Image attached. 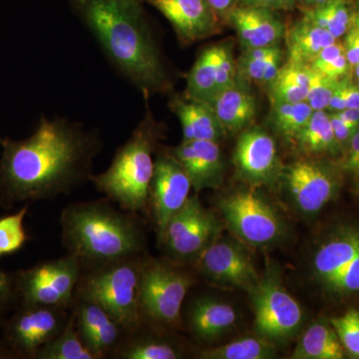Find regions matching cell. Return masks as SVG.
I'll return each mask as SVG.
<instances>
[{"instance_id":"cell-1","label":"cell","mask_w":359,"mask_h":359,"mask_svg":"<svg viewBox=\"0 0 359 359\" xmlns=\"http://www.w3.org/2000/svg\"><path fill=\"white\" fill-rule=\"evenodd\" d=\"M102 149L95 130L65 118L42 117L32 136L4 142L0 192L6 205L54 199L91 181L94 158Z\"/></svg>"},{"instance_id":"cell-2","label":"cell","mask_w":359,"mask_h":359,"mask_svg":"<svg viewBox=\"0 0 359 359\" xmlns=\"http://www.w3.org/2000/svg\"><path fill=\"white\" fill-rule=\"evenodd\" d=\"M113 67L148 97L171 86L142 0H70Z\"/></svg>"},{"instance_id":"cell-3","label":"cell","mask_w":359,"mask_h":359,"mask_svg":"<svg viewBox=\"0 0 359 359\" xmlns=\"http://www.w3.org/2000/svg\"><path fill=\"white\" fill-rule=\"evenodd\" d=\"M60 221L63 244L80 263L101 266L136 257L143 250L138 223L105 201L68 205Z\"/></svg>"},{"instance_id":"cell-4","label":"cell","mask_w":359,"mask_h":359,"mask_svg":"<svg viewBox=\"0 0 359 359\" xmlns=\"http://www.w3.org/2000/svg\"><path fill=\"white\" fill-rule=\"evenodd\" d=\"M159 139V129L150 111L118 148L110 167L102 174L92 175L99 192L117 203L124 211L146 212L154 175L153 154Z\"/></svg>"},{"instance_id":"cell-5","label":"cell","mask_w":359,"mask_h":359,"mask_svg":"<svg viewBox=\"0 0 359 359\" xmlns=\"http://www.w3.org/2000/svg\"><path fill=\"white\" fill-rule=\"evenodd\" d=\"M311 280L327 299L344 302L359 294V223L335 224L314 248Z\"/></svg>"},{"instance_id":"cell-6","label":"cell","mask_w":359,"mask_h":359,"mask_svg":"<svg viewBox=\"0 0 359 359\" xmlns=\"http://www.w3.org/2000/svg\"><path fill=\"white\" fill-rule=\"evenodd\" d=\"M141 269L135 257L99 266L82 283V299L100 306L122 327H136L142 318Z\"/></svg>"},{"instance_id":"cell-7","label":"cell","mask_w":359,"mask_h":359,"mask_svg":"<svg viewBox=\"0 0 359 359\" xmlns=\"http://www.w3.org/2000/svg\"><path fill=\"white\" fill-rule=\"evenodd\" d=\"M257 335L276 344L287 342L299 334L304 313L299 302L287 292L280 273L269 268L249 292Z\"/></svg>"},{"instance_id":"cell-8","label":"cell","mask_w":359,"mask_h":359,"mask_svg":"<svg viewBox=\"0 0 359 359\" xmlns=\"http://www.w3.org/2000/svg\"><path fill=\"white\" fill-rule=\"evenodd\" d=\"M218 205L231 233L245 244L271 247L285 237L282 217L257 191H235L222 197Z\"/></svg>"},{"instance_id":"cell-9","label":"cell","mask_w":359,"mask_h":359,"mask_svg":"<svg viewBox=\"0 0 359 359\" xmlns=\"http://www.w3.org/2000/svg\"><path fill=\"white\" fill-rule=\"evenodd\" d=\"M193 283V278L189 273L169 264L159 262L142 264V316L144 314L161 325L179 327L182 306Z\"/></svg>"},{"instance_id":"cell-10","label":"cell","mask_w":359,"mask_h":359,"mask_svg":"<svg viewBox=\"0 0 359 359\" xmlns=\"http://www.w3.org/2000/svg\"><path fill=\"white\" fill-rule=\"evenodd\" d=\"M221 224L197 197L187 201L174 215L159 238L161 244L177 259L195 261L218 238Z\"/></svg>"},{"instance_id":"cell-11","label":"cell","mask_w":359,"mask_h":359,"mask_svg":"<svg viewBox=\"0 0 359 359\" xmlns=\"http://www.w3.org/2000/svg\"><path fill=\"white\" fill-rule=\"evenodd\" d=\"M81 263L68 255L26 271L20 278L23 299L29 306L65 308L69 304Z\"/></svg>"},{"instance_id":"cell-12","label":"cell","mask_w":359,"mask_h":359,"mask_svg":"<svg viewBox=\"0 0 359 359\" xmlns=\"http://www.w3.org/2000/svg\"><path fill=\"white\" fill-rule=\"evenodd\" d=\"M211 282L250 292L259 280L252 257L240 240L217 238L196 259Z\"/></svg>"},{"instance_id":"cell-13","label":"cell","mask_w":359,"mask_h":359,"mask_svg":"<svg viewBox=\"0 0 359 359\" xmlns=\"http://www.w3.org/2000/svg\"><path fill=\"white\" fill-rule=\"evenodd\" d=\"M285 183L292 204L306 216L318 214L337 197L340 189L334 168L313 160L294 163L285 174Z\"/></svg>"},{"instance_id":"cell-14","label":"cell","mask_w":359,"mask_h":359,"mask_svg":"<svg viewBox=\"0 0 359 359\" xmlns=\"http://www.w3.org/2000/svg\"><path fill=\"white\" fill-rule=\"evenodd\" d=\"M192 189L185 169L171 152L157 156L149 193V205L152 209L158 238L162 236L172 217L190 199Z\"/></svg>"},{"instance_id":"cell-15","label":"cell","mask_w":359,"mask_h":359,"mask_svg":"<svg viewBox=\"0 0 359 359\" xmlns=\"http://www.w3.org/2000/svg\"><path fill=\"white\" fill-rule=\"evenodd\" d=\"M235 163L243 181L252 186L271 183L278 166L275 140L264 130H247L236 146Z\"/></svg>"},{"instance_id":"cell-16","label":"cell","mask_w":359,"mask_h":359,"mask_svg":"<svg viewBox=\"0 0 359 359\" xmlns=\"http://www.w3.org/2000/svg\"><path fill=\"white\" fill-rule=\"evenodd\" d=\"M160 11L173 26L180 41L191 44L217 32V14L207 0H142Z\"/></svg>"},{"instance_id":"cell-17","label":"cell","mask_w":359,"mask_h":359,"mask_svg":"<svg viewBox=\"0 0 359 359\" xmlns=\"http://www.w3.org/2000/svg\"><path fill=\"white\" fill-rule=\"evenodd\" d=\"M171 154L188 174L194 191L217 189L223 183L224 165L218 142L182 141Z\"/></svg>"},{"instance_id":"cell-18","label":"cell","mask_w":359,"mask_h":359,"mask_svg":"<svg viewBox=\"0 0 359 359\" xmlns=\"http://www.w3.org/2000/svg\"><path fill=\"white\" fill-rule=\"evenodd\" d=\"M59 309L54 306H32V309L20 314L9 330L14 346L23 353L36 354L65 328Z\"/></svg>"},{"instance_id":"cell-19","label":"cell","mask_w":359,"mask_h":359,"mask_svg":"<svg viewBox=\"0 0 359 359\" xmlns=\"http://www.w3.org/2000/svg\"><path fill=\"white\" fill-rule=\"evenodd\" d=\"M231 21L247 49L273 46L285 32L273 11L264 7H238L231 11Z\"/></svg>"},{"instance_id":"cell-20","label":"cell","mask_w":359,"mask_h":359,"mask_svg":"<svg viewBox=\"0 0 359 359\" xmlns=\"http://www.w3.org/2000/svg\"><path fill=\"white\" fill-rule=\"evenodd\" d=\"M170 107L181 123L183 141L219 142L226 133L209 103L189 98L183 94L174 97Z\"/></svg>"},{"instance_id":"cell-21","label":"cell","mask_w":359,"mask_h":359,"mask_svg":"<svg viewBox=\"0 0 359 359\" xmlns=\"http://www.w3.org/2000/svg\"><path fill=\"white\" fill-rule=\"evenodd\" d=\"M77 332L96 358H101L117 344L120 327L100 306L82 301L76 316Z\"/></svg>"},{"instance_id":"cell-22","label":"cell","mask_w":359,"mask_h":359,"mask_svg":"<svg viewBox=\"0 0 359 359\" xmlns=\"http://www.w3.org/2000/svg\"><path fill=\"white\" fill-rule=\"evenodd\" d=\"M237 313L226 302L202 297L192 304L188 314L191 332L203 341H214L228 334L237 323Z\"/></svg>"},{"instance_id":"cell-23","label":"cell","mask_w":359,"mask_h":359,"mask_svg":"<svg viewBox=\"0 0 359 359\" xmlns=\"http://www.w3.org/2000/svg\"><path fill=\"white\" fill-rule=\"evenodd\" d=\"M209 104L226 132L244 130L256 117L254 97L236 85L215 96Z\"/></svg>"},{"instance_id":"cell-24","label":"cell","mask_w":359,"mask_h":359,"mask_svg":"<svg viewBox=\"0 0 359 359\" xmlns=\"http://www.w3.org/2000/svg\"><path fill=\"white\" fill-rule=\"evenodd\" d=\"M344 347L330 321L318 320L306 328L297 342L292 358L344 359Z\"/></svg>"},{"instance_id":"cell-25","label":"cell","mask_w":359,"mask_h":359,"mask_svg":"<svg viewBox=\"0 0 359 359\" xmlns=\"http://www.w3.org/2000/svg\"><path fill=\"white\" fill-rule=\"evenodd\" d=\"M335 41L337 39L327 29L304 18L287 35L290 63L309 65L325 47Z\"/></svg>"},{"instance_id":"cell-26","label":"cell","mask_w":359,"mask_h":359,"mask_svg":"<svg viewBox=\"0 0 359 359\" xmlns=\"http://www.w3.org/2000/svg\"><path fill=\"white\" fill-rule=\"evenodd\" d=\"M219 45L207 47L196 59L187 79L185 95L210 103L216 96Z\"/></svg>"},{"instance_id":"cell-27","label":"cell","mask_w":359,"mask_h":359,"mask_svg":"<svg viewBox=\"0 0 359 359\" xmlns=\"http://www.w3.org/2000/svg\"><path fill=\"white\" fill-rule=\"evenodd\" d=\"M311 66L290 63L278 70L271 83L273 102L299 103L306 101Z\"/></svg>"},{"instance_id":"cell-28","label":"cell","mask_w":359,"mask_h":359,"mask_svg":"<svg viewBox=\"0 0 359 359\" xmlns=\"http://www.w3.org/2000/svg\"><path fill=\"white\" fill-rule=\"evenodd\" d=\"M299 148L308 154L339 152L330 114L325 110L313 111L308 123L295 137Z\"/></svg>"},{"instance_id":"cell-29","label":"cell","mask_w":359,"mask_h":359,"mask_svg":"<svg viewBox=\"0 0 359 359\" xmlns=\"http://www.w3.org/2000/svg\"><path fill=\"white\" fill-rule=\"evenodd\" d=\"M276 355V344L259 337H241L215 348L205 349L200 358L205 359H271Z\"/></svg>"},{"instance_id":"cell-30","label":"cell","mask_w":359,"mask_h":359,"mask_svg":"<svg viewBox=\"0 0 359 359\" xmlns=\"http://www.w3.org/2000/svg\"><path fill=\"white\" fill-rule=\"evenodd\" d=\"M36 355L42 359H97L78 334L74 318L55 339L42 346Z\"/></svg>"},{"instance_id":"cell-31","label":"cell","mask_w":359,"mask_h":359,"mask_svg":"<svg viewBox=\"0 0 359 359\" xmlns=\"http://www.w3.org/2000/svg\"><path fill=\"white\" fill-rule=\"evenodd\" d=\"M273 123L276 130L287 138H295L313 115L306 101L299 103L273 102Z\"/></svg>"},{"instance_id":"cell-32","label":"cell","mask_w":359,"mask_h":359,"mask_svg":"<svg viewBox=\"0 0 359 359\" xmlns=\"http://www.w3.org/2000/svg\"><path fill=\"white\" fill-rule=\"evenodd\" d=\"M306 18L327 29L337 39L346 33L351 26V15L346 0H328L311 11Z\"/></svg>"},{"instance_id":"cell-33","label":"cell","mask_w":359,"mask_h":359,"mask_svg":"<svg viewBox=\"0 0 359 359\" xmlns=\"http://www.w3.org/2000/svg\"><path fill=\"white\" fill-rule=\"evenodd\" d=\"M346 358L359 359V309H349L341 316L330 318Z\"/></svg>"},{"instance_id":"cell-34","label":"cell","mask_w":359,"mask_h":359,"mask_svg":"<svg viewBox=\"0 0 359 359\" xmlns=\"http://www.w3.org/2000/svg\"><path fill=\"white\" fill-rule=\"evenodd\" d=\"M120 358L127 359H178V347L155 339L134 340L122 349Z\"/></svg>"},{"instance_id":"cell-35","label":"cell","mask_w":359,"mask_h":359,"mask_svg":"<svg viewBox=\"0 0 359 359\" xmlns=\"http://www.w3.org/2000/svg\"><path fill=\"white\" fill-rule=\"evenodd\" d=\"M28 207L22 208L16 214L0 219V252L11 254L20 250L25 244L26 235L23 219Z\"/></svg>"},{"instance_id":"cell-36","label":"cell","mask_w":359,"mask_h":359,"mask_svg":"<svg viewBox=\"0 0 359 359\" xmlns=\"http://www.w3.org/2000/svg\"><path fill=\"white\" fill-rule=\"evenodd\" d=\"M339 81V79H332L313 68L311 69L306 102L313 111L327 109Z\"/></svg>"},{"instance_id":"cell-37","label":"cell","mask_w":359,"mask_h":359,"mask_svg":"<svg viewBox=\"0 0 359 359\" xmlns=\"http://www.w3.org/2000/svg\"><path fill=\"white\" fill-rule=\"evenodd\" d=\"M235 77L236 65L233 62V54L226 45H219L216 96L224 90L235 86Z\"/></svg>"},{"instance_id":"cell-38","label":"cell","mask_w":359,"mask_h":359,"mask_svg":"<svg viewBox=\"0 0 359 359\" xmlns=\"http://www.w3.org/2000/svg\"><path fill=\"white\" fill-rule=\"evenodd\" d=\"M341 168L359 181V126L346 146Z\"/></svg>"},{"instance_id":"cell-39","label":"cell","mask_w":359,"mask_h":359,"mask_svg":"<svg viewBox=\"0 0 359 359\" xmlns=\"http://www.w3.org/2000/svg\"><path fill=\"white\" fill-rule=\"evenodd\" d=\"M278 47H275L271 53L264 56L263 58L252 59L243 57V67H244L245 75L255 81H262L263 80L264 71L269 61L273 57V54L278 50Z\"/></svg>"},{"instance_id":"cell-40","label":"cell","mask_w":359,"mask_h":359,"mask_svg":"<svg viewBox=\"0 0 359 359\" xmlns=\"http://www.w3.org/2000/svg\"><path fill=\"white\" fill-rule=\"evenodd\" d=\"M349 66L351 65L347 61L346 54H342L334 60L328 61V62L323 63V65L311 66V67L320 72L321 74L325 75V76L339 80L340 77L346 74Z\"/></svg>"},{"instance_id":"cell-41","label":"cell","mask_w":359,"mask_h":359,"mask_svg":"<svg viewBox=\"0 0 359 359\" xmlns=\"http://www.w3.org/2000/svg\"><path fill=\"white\" fill-rule=\"evenodd\" d=\"M330 123H332V129H334V138L337 146L340 149L344 148V146L348 145L351 137L358 127H353L347 124L344 120L340 119L337 114L330 115Z\"/></svg>"},{"instance_id":"cell-42","label":"cell","mask_w":359,"mask_h":359,"mask_svg":"<svg viewBox=\"0 0 359 359\" xmlns=\"http://www.w3.org/2000/svg\"><path fill=\"white\" fill-rule=\"evenodd\" d=\"M342 54H346V47H344V44L335 41L334 43L325 47V48L318 54V56H316L313 62H311V66L327 63L328 61H332L335 58L339 57Z\"/></svg>"},{"instance_id":"cell-43","label":"cell","mask_w":359,"mask_h":359,"mask_svg":"<svg viewBox=\"0 0 359 359\" xmlns=\"http://www.w3.org/2000/svg\"><path fill=\"white\" fill-rule=\"evenodd\" d=\"M245 6L264 7L271 11H290L294 8L295 0H243Z\"/></svg>"},{"instance_id":"cell-44","label":"cell","mask_w":359,"mask_h":359,"mask_svg":"<svg viewBox=\"0 0 359 359\" xmlns=\"http://www.w3.org/2000/svg\"><path fill=\"white\" fill-rule=\"evenodd\" d=\"M328 109L334 111V112H339L346 109V104L344 99V80L339 81L337 88H335L334 94H332L330 102L328 104Z\"/></svg>"},{"instance_id":"cell-45","label":"cell","mask_w":359,"mask_h":359,"mask_svg":"<svg viewBox=\"0 0 359 359\" xmlns=\"http://www.w3.org/2000/svg\"><path fill=\"white\" fill-rule=\"evenodd\" d=\"M280 59H282V52H280V49H278V50L273 54V57H271V61H269V65L266 66L263 80H262L263 83H271L273 80L275 79L276 75H278V70L280 69Z\"/></svg>"},{"instance_id":"cell-46","label":"cell","mask_w":359,"mask_h":359,"mask_svg":"<svg viewBox=\"0 0 359 359\" xmlns=\"http://www.w3.org/2000/svg\"><path fill=\"white\" fill-rule=\"evenodd\" d=\"M344 99H346V108L359 109V86L344 80Z\"/></svg>"},{"instance_id":"cell-47","label":"cell","mask_w":359,"mask_h":359,"mask_svg":"<svg viewBox=\"0 0 359 359\" xmlns=\"http://www.w3.org/2000/svg\"><path fill=\"white\" fill-rule=\"evenodd\" d=\"M340 119L353 127L359 126V109L356 108H346V109L334 112Z\"/></svg>"},{"instance_id":"cell-48","label":"cell","mask_w":359,"mask_h":359,"mask_svg":"<svg viewBox=\"0 0 359 359\" xmlns=\"http://www.w3.org/2000/svg\"><path fill=\"white\" fill-rule=\"evenodd\" d=\"M207 1L215 13L221 14L233 8L237 0H207Z\"/></svg>"},{"instance_id":"cell-49","label":"cell","mask_w":359,"mask_h":359,"mask_svg":"<svg viewBox=\"0 0 359 359\" xmlns=\"http://www.w3.org/2000/svg\"><path fill=\"white\" fill-rule=\"evenodd\" d=\"M9 292H11V285H9L8 278L0 271V306L6 301Z\"/></svg>"},{"instance_id":"cell-50","label":"cell","mask_w":359,"mask_h":359,"mask_svg":"<svg viewBox=\"0 0 359 359\" xmlns=\"http://www.w3.org/2000/svg\"><path fill=\"white\" fill-rule=\"evenodd\" d=\"M346 39L351 40L354 45L358 47L359 50V32L355 25H353V27H351L348 30H347Z\"/></svg>"},{"instance_id":"cell-51","label":"cell","mask_w":359,"mask_h":359,"mask_svg":"<svg viewBox=\"0 0 359 359\" xmlns=\"http://www.w3.org/2000/svg\"><path fill=\"white\" fill-rule=\"evenodd\" d=\"M354 25L356 26V28H358V30L359 32V7H358V13H356L355 25Z\"/></svg>"},{"instance_id":"cell-52","label":"cell","mask_w":359,"mask_h":359,"mask_svg":"<svg viewBox=\"0 0 359 359\" xmlns=\"http://www.w3.org/2000/svg\"><path fill=\"white\" fill-rule=\"evenodd\" d=\"M304 1L309 2V4H311V0H304Z\"/></svg>"},{"instance_id":"cell-53","label":"cell","mask_w":359,"mask_h":359,"mask_svg":"<svg viewBox=\"0 0 359 359\" xmlns=\"http://www.w3.org/2000/svg\"><path fill=\"white\" fill-rule=\"evenodd\" d=\"M358 86H359V79H358Z\"/></svg>"},{"instance_id":"cell-54","label":"cell","mask_w":359,"mask_h":359,"mask_svg":"<svg viewBox=\"0 0 359 359\" xmlns=\"http://www.w3.org/2000/svg\"><path fill=\"white\" fill-rule=\"evenodd\" d=\"M0 255H1V252H0Z\"/></svg>"}]
</instances>
